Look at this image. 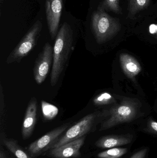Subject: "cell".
Segmentation results:
<instances>
[{
	"mask_svg": "<svg viewBox=\"0 0 157 158\" xmlns=\"http://www.w3.org/2000/svg\"><path fill=\"white\" fill-rule=\"evenodd\" d=\"M93 102L96 106H103L114 103L116 101L114 98L110 93L105 92L96 97Z\"/></svg>",
	"mask_w": 157,
	"mask_h": 158,
	"instance_id": "ac0fdd59",
	"label": "cell"
},
{
	"mask_svg": "<svg viewBox=\"0 0 157 158\" xmlns=\"http://www.w3.org/2000/svg\"><path fill=\"white\" fill-rule=\"evenodd\" d=\"M86 136L50 149L43 155L52 158H77L81 156L80 149L84 143Z\"/></svg>",
	"mask_w": 157,
	"mask_h": 158,
	"instance_id": "9c48e42d",
	"label": "cell"
},
{
	"mask_svg": "<svg viewBox=\"0 0 157 158\" xmlns=\"http://www.w3.org/2000/svg\"><path fill=\"white\" fill-rule=\"evenodd\" d=\"M42 28L41 21L37 20L7 56L6 61V64L20 63L26 57L37 44Z\"/></svg>",
	"mask_w": 157,
	"mask_h": 158,
	"instance_id": "277c9868",
	"label": "cell"
},
{
	"mask_svg": "<svg viewBox=\"0 0 157 158\" xmlns=\"http://www.w3.org/2000/svg\"><path fill=\"white\" fill-rule=\"evenodd\" d=\"M4 145L16 158H33L19 145L17 141L12 138H4L3 140Z\"/></svg>",
	"mask_w": 157,
	"mask_h": 158,
	"instance_id": "4fadbf2b",
	"label": "cell"
},
{
	"mask_svg": "<svg viewBox=\"0 0 157 158\" xmlns=\"http://www.w3.org/2000/svg\"><path fill=\"white\" fill-rule=\"evenodd\" d=\"M41 110L43 117L47 120H52L57 116L59 109L56 106L45 101L41 102Z\"/></svg>",
	"mask_w": 157,
	"mask_h": 158,
	"instance_id": "e0dca14e",
	"label": "cell"
},
{
	"mask_svg": "<svg viewBox=\"0 0 157 158\" xmlns=\"http://www.w3.org/2000/svg\"><path fill=\"white\" fill-rule=\"evenodd\" d=\"M102 115L100 112H95L85 116L76 124L67 129L53 144L50 149L59 147L92 132L99 118Z\"/></svg>",
	"mask_w": 157,
	"mask_h": 158,
	"instance_id": "3957f363",
	"label": "cell"
},
{
	"mask_svg": "<svg viewBox=\"0 0 157 158\" xmlns=\"http://www.w3.org/2000/svg\"><path fill=\"white\" fill-rule=\"evenodd\" d=\"M0 158H14L1 146L0 148Z\"/></svg>",
	"mask_w": 157,
	"mask_h": 158,
	"instance_id": "7402d4cb",
	"label": "cell"
},
{
	"mask_svg": "<svg viewBox=\"0 0 157 158\" xmlns=\"http://www.w3.org/2000/svg\"><path fill=\"white\" fill-rule=\"evenodd\" d=\"M71 123H66L55 128L36 140L27 148V151L33 158L43 155L51 147L66 131Z\"/></svg>",
	"mask_w": 157,
	"mask_h": 158,
	"instance_id": "8992f818",
	"label": "cell"
},
{
	"mask_svg": "<svg viewBox=\"0 0 157 158\" xmlns=\"http://www.w3.org/2000/svg\"><path fill=\"white\" fill-rule=\"evenodd\" d=\"M97 10L104 12H113L117 14L122 13L120 0H104L99 5Z\"/></svg>",
	"mask_w": 157,
	"mask_h": 158,
	"instance_id": "9a60e30c",
	"label": "cell"
},
{
	"mask_svg": "<svg viewBox=\"0 0 157 158\" xmlns=\"http://www.w3.org/2000/svg\"><path fill=\"white\" fill-rule=\"evenodd\" d=\"M120 63L124 74L129 78H135L142 71V67L133 56L127 53H122L120 56Z\"/></svg>",
	"mask_w": 157,
	"mask_h": 158,
	"instance_id": "8fae6325",
	"label": "cell"
},
{
	"mask_svg": "<svg viewBox=\"0 0 157 158\" xmlns=\"http://www.w3.org/2000/svg\"><path fill=\"white\" fill-rule=\"evenodd\" d=\"M91 27L97 43L101 44L116 35L121 29L119 19L107 12L97 10L92 14Z\"/></svg>",
	"mask_w": 157,
	"mask_h": 158,
	"instance_id": "7a4b0ae2",
	"label": "cell"
},
{
	"mask_svg": "<svg viewBox=\"0 0 157 158\" xmlns=\"http://www.w3.org/2000/svg\"><path fill=\"white\" fill-rule=\"evenodd\" d=\"M138 105V102L134 100L125 98L119 105L112 107L109 111L110 117L101 124L100 131H105L118 124L131 121L136 117Z\"/></svg>",
	"mask_w": 157,
	"mask_h": 158,
	"instance_id": "5b68a950",
	"label": "cell"
},
{
	"mask_svg": "<svg viewBox=\"0 0 157 158\" xmlns=\"http://www.w3.org/2000/svg\"><path fill=\"white\" fill-rule=\"evenodd\" d=\"M62 9L63 0H46L47 25L52 40L55 39L59 31Z\"/></svg>",
	"mask_w": 157,
	"mask_h": 158,
	"instance_id": "ba28073f",
	"label": "cell"
},
{
	"mask_svg": "<svg viewBox=\"0 0 157 158\" xmlns=\"http://www.w3.org/2000/svg\"><path fill=\"white\" fill-rule=\"evenodd\" d=\"M128 152L126 148H113L100 152L97 155L99 158H120Z\"/></svg>",
	"mask_w": 157,
	"mask_h": 158,
	"instance_id": "2e32d148",
	"label": "cell"
},
{
	"mask_svg": "<svg viewBox=\"0 0 157 158\" xmlns=\"http://www.w3.org/2000/svg\"><path fill=\"white\" fill-rule=\"evenodd\" d=\"M73 33L71 26L64 22L55 38L53 47V59L51 73L52 86L56 85L62 73L73 48Z\"/></svg>",
	"mask_w": 157,
	"mask_h": 158,
	"instance_id": "6da1fadb",
	"label": "cell"
},
{
	"mask_svg": "<svg viewBox=\"0 0 157 158\" xmlns=\"http://www.w3.org/2000/svg\"><path fill=\"white\" fill-rule=\"evenodd\" d=\"M5 111V102L4 94L2 83L0 84V114L1 119L4 116Z\"/></svg>",
	"mask_w": 157,
	"mask_h": 158,
	"instance_id": "d6986e66",
	"label": "cell"
},
{
	"mask_svg": "<svg viewBox=\"0 0 157 158\" xmlns=\"http://www.w3.org/2000/svg\"><path fill=\"white\" fill-rule=\"evenodd\" d=\"M131 140V137L127 135H106L98 139L95 145L98 148L109 149L128 144Z\"/></svg>",
	"mask_w": 157,
	"mask_h": 158,
	"instance_id": "7c38bea8",
	"label": "cell"
},
{
	"mask_svg": "<svg viewBox=\"0 0 157 158\" xmlns=\"http://www.w3.org/2000/svg\"><path fill=\"white\" fill-rule=\"evenodd\" d=\"M148 127L152 131L157 134V122L154 120H150L148 121Z\"/></svg>",
	"mask_w": 157,
	"mask_h": 158,
	"instance_id": "44dd1931",
	"label": "cell"
},
{
	"mask_svg": "<svg viewBox=\"0 0 157 158\" xmlns=\"http://www.w3.org/2000/svg\"><path fill=\"white\" fill-rule=\"evenodd\" d=\"M150 3V0H129L128 18H133L137 13L147 8Z\"/></svg>",
	"mask_w": 157,
	"mask_h": 158,
	"instance_id": "5bb4252c",
	"label": "cell"
},
{
	"mask_svg": "<svg viewBox=\"0 0 157 158\" xmlns=\"http://www.w3.org/2000/svg\"><path fill=\"white\" fill-rule=\"evenodd\" d=\"M149 31L150 34L157 35V25L153 24L150 25L149 27Z\"/></svg>",
	"mask_w": 157,
	"mask_h": 158,
	"instance_id": "603a6c76",
	"label": "cell"
},
{
	"mask_svg": "<svg viewBox=\"0 0 157 158\" xmlns=\"http://www.w3.org/2000/svg\"><path fill=\"white\" fill-rule=\"evenodd\" d=\"M37 102L35 97L31 98L29 100L22 123L21 134L24 140L30 137L35 128L37 121Z\"/></svg>",
	"mask_w": 157,
	"mask_h": 158,
	"instance_id": "30bf717a",
	"label": "cell"
},
{
	"mask_svg": "<svg viewBox=\"0 0 157 158\" xmlns=\"http://www.w3.org/2000/svg\"><path fill=\"white\" fill-rule=\"evenodd\" d=\"M147 148H144L137 151L130 158H145L147 152Z\"/></svg>",
	"mask_w": 157,
	"mask_h": 158,
	"instance_id": "ffe728a7",
	"label": "cell"
},
{
	"mask_svg": "<svg viewBox=\"0 0 157 158\" xmlns=\"http://www.w3.org/2000/svg\"><path fill=\"white\" fill-rule=\"evenodd\" d=\"M53 59V48L49 43H46L42 51L39 54L33 68L34 78L37 84L45 81L49 74Z\"/></svg>",
	"mask_w": 157,
	"mask_h": 158,
	"instance_id": "52a82bcc",
	"label": "cell"
}]
</instances>
